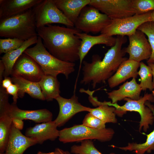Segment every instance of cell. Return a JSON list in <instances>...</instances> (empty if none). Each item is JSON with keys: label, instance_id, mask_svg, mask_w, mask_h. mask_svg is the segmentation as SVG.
Instances as JSON below:
<instances>
[{"label": "cell", "instance_id": "obj_25", "mask_svg": "<svg viewBox=\"0 0 154 154\" xmlns=\"http://www.w3.org/2000/svg\"><path fill=\"white\" fill-rule=\"evenodd\" d=\"M94 106L98 107L90 108L89 112L106 123H117V120L115 113L116 109L114 107L108 105L106 103V101L100 102L97 98L95 100Z\"/></svg>", "mask_w": 154, "mask_h": 154}, {"label": "cell", "instance_id": "obj_27", "mask_svg": "<svg viewBox=\"0 0 154 154\" xmlns=\"http://www.w3.org/2000/svg\"><path fill=\"white\" fill-rule=\"evenodd\" d=\"M12 123L8 112L0 113V153L5 152Z\"/></svg>", "mask_w": 154, "mask_h": 154}, {"label": "cell", "instance_id": "obj_3", "mask_svg": "<svg viewBox=\"0 0 154 154\" xmlns=\"http://www.w3.org/2000/svg\"><path fill=\"white\" fill-rule=\"evenodd\" d=\"M24 53L37 62L45 75L57 77L62 74L68 79L70 75L75 71L74 63L63 61L54 56L46 50L39 36L35 45L26 49Z\"/></svg>", "mask_w": 154, "mask_h": 154}, {"label": "cell", "instance_id": "obj_36", "mask_svg": "<svg viewBox=\"0 0 154 154\" xmlns=\"http://www.w3.org/2000/svg\"><path fill=\"white\" fill-rule=\"evenodd\" d=\"M13 84L11 78L8 77L4 78L0 85L5 89Z\"/></svg>", "mask_w": 154, "mask_h": 154}, {"label": "cell", "instance_id": "obj_33", "mask_svg": "<svg viewBox=\"0 0 154 154\" xmlns=\"http://www.w3.org/2000/svg\"><path fill=\"white\" fill-rule=\"evenodd\" d=\"M106 123L89 112L85 116L83 121V125L96 129H100L106 128Z\"/></svg>", "mask_w": 154, "mask_h": 154}, {"label": "cell", "instance_id": "obj_34", "mask_svg": "<svg viewBox=\"0 0 154 154\" xmlns=\"http://www.w3.org/2000/svg\"><path fill=\"white\" fill-rule=\"evenodd\" d=\"M6 90L8 94L11 95L13 96V103L16 104L18 99L19 98V88L15 84H13L8 88L6 89Z\"/></svg>", "mask_w": 154, "mask_h": 154}, {"label": "cell", "instance_id": "obj_1", "mask_svg": "<svg viewBox=\"0 0 154 154\" xmlns=\"http://www.w3.org/2000/svg\"><path fill=\"white\" fill-rule=\"evenodd\" d=\"M48 52L63 61L74 63L79 60L81 40L76 34L81 32L75 28L48 24L37 29Z\"/></svg>", "mask_w": 154, "mask_h": 154}, {"label": "cell", "instance_id": "obj_35", "mask_svg": "<svg viewBox=\"0 0 154 154\" xmlns=\"http://www.w3.org/2000/svg\"><path fill=\"white\" fill-rule=\"evenodd\" d=\"M12 123L15 127L18 130H22L24 126L23 120L19 119H12Z\"/></svg>", "mask_w": 154, "mask_h": 154}, {"label": "cell", "instance_id": "obj_14", "mask_svg": "<svg viewBox=\"0 0 154 154\" xmlns=\"http://www.w3.org/2000/svg\"><path fill=\"white\" fill-rule=\"evenodd\" d=\"M76 35L81 40L78 51L80 64L76 80L77 82L83 60L91 48L94 45L99 44H104L112 47L115 44L116 38L102 34L93 36L81 32L77 33Z\"/></svg>", "mask_w": 154, "mask_h": 154}, {"label": "cell", "instance_id": "obj_37", "mask_svg": "<svg viewBox=\"0 0 154 154\" xmlns=\"http://www.w3.org/2000/svg\"><path fill=\"white\" fill-rule=\"evenodd\" d=\"M5 66L1 60H0V83L1 84L4 78Z\"/></svg>", "mask_w": 154, "mask_h": 154}, {"label": "cell", "instance_id": "obj_22", "mask_svg": "<svg viewBox=\"0 0 154 154\" xmlns=\"http://www.w3.org/2000/svg\"><path fill=\"white\" fill-rule=\"evenodd\" d=\"M11 78L13 84L18 87V96L20 98H23L27 93L33 98L45 100L38 82H32L19 76H12Z\"/></svg>", "mask_w": 154, "mask_h": 154}, {"label": "cell", "instance_id": "obj_23", "mask_svg": "<svg viewBox=\"0 0 154 154\" xmlns=\"http://www.w3.org/2000/svg\"><path fill=\"white\" fill-rule=\"evenodd\" d=\"M38 37V36H36L30 38L25 41L22 45L18 49L5 53L3 56L1 60L5 68L4 78L11 75L13 68L17 60L26 49L37 43Z\"/></svg>", "mask_w": 154, "mask_h": 154}, {"label": "cell", "instance_id": "obj_28", "mask_svg": "<svg viewBox=\"0 0 154 154\" xmlns=\"http://www.w3.org/2000/svg\"><path fill=\"white\" fill-rule=\"evenodd\" d=\"M140 70L138 72L141 78L139 84L142 90L145 91L147 89L153 91V86L152 70L150 67L143 62H140Z\"/></svg>", "mask_w": 154, "mask_h": 154}, {"label": "cell", "instance_id": "obj_39", "mask_svg": "<svg viewBox=\"0 0 154 154\" xmlns=\"http://www.w3.org/2000/svg\"><path fill=\"white\" fill-rule=\"evenodd\" d=\"M54 152V154H64L65 151L59 148H57Z\"/></svg>", "mask_w": 154, "mask_h": 154}, {"label": "cell", "instance_id": "obj_38", "mask_svg": "<svg viewBox=\"0 0 154 154\" xmlns=\"http://www.w3.org/2000/svg\"><path fill=\"white\" fill-rule=\"evenodd\" d=\"M148 66H149L152 70L153 79V86L154 89V64L148 63Z\"/></svg>", "mask_w": 154, "mask_h": 154}, {"label": "cell", "instance_id": "obj_19", "mask_svg": "<svg viewBox=\"0 0 154 154\" xmlns=\"http://www.w3.org/2000/svg\"><path fill=\"white\" fill-rule=\"evenodd\" d=\"M140 62L128 59L123 62L116 72L108 80L109 87L112 88L131 78H136Z\"/></svg>", "mask_w": 154, "mask_h": 154}, {"label": "cell", "instance_id": "obj_10", "mask_svg": "<svg viewBox=\"0 0 154 154\" xmlns=\"http://www.w3.org/2000/svg\"><path fill=\"white\" fill-rule=\"evenodd\" d=\"M89 5L111 20L124 18L135 14L131 0H91Z\"/></svg>", "mask_w": 154, "mask_h": 154}, {"label": "cell", "instance_id": "obj_31", "mask_svg": "<svg viewBox=\"0 0 154 154\" xmlns=\"http://www.w3.org/2000/svg\"><path fill=\"white\" fill-rule=\"evenodd\" d=\"M135 14L141 15L154 10V0H131Z\"/></svg>", "mask_w": 154, "mask_h": 154}, {"label": "cell", "instance_id": "obj_16", "mask_svg": "<svg viewBox=\"0 0 154 154\" xmlns=\"http://www.w3.org/2000/svg\"><path fill=\"white\" fill-rule=\"evenodd\" d=\"M42 0H0V19L11 17L32 9Z\"/></svg>", "mask_w": 154, "mask_h": 154}, {"label": "cell", "instance_id": "obj_43", "mask_svg": "<svg viewBox=\"0 0 154 154\" xmlns=\"http://www.w3.org/2000/svg\"><path fill=\"white\" fill-rule=\"evenodd\" d=\"M152 94L153 95V96L154 97V90H153L152 91Z\"/></svg>", "mask_w": 154, "mask_h": 154}, {"label": "cell", "instance_id": "obj_32", "mask_svg": "<svg viewBox=\"0 0 154 154\" xmlns=\"http://www.w3.org/2000/svg\"><path fill=\"white\" fill-rule=\"evenodd\" d=\"M25 41L16 38L0 39V54L6 53L21 47Z\"/></svg>", "mask_w": 154, "mask_h": 154}, {"label": "cell", "instance_id": "obj_5", "mask_svg": "<svg viewBox=\"0 0 154 154\" xmlns=\"http://www.w3.org/2000/svg\"><path fill=\"white\" fill-rule=\"evenodd\" d=\"M114 133V130L111 128L98 129L82 124L60 130L58 139L60 141L64 143L92 139L104 142L110 140Z\"/></svg>", "mask_w": 154, "mask_h": 154}, {"label": "cell", "instance_id": "obj_30", "mask_svg": "<svg viewBox=\"0 0 154 154\" xmlns=\"http://www.w3.org/2000/svg\"><path fill=\"white\" fill-rule=\"evenodd\" d=\"M80 145H74L70 148L74 154H102L95 147L92 140H86L81 142Z\"/></svg>", "mask_w": 154, "mask_h": 154}, {"label": "cell", "instance_id": "obj_29", "mask_svg": "<svg viewBox=\"0 0 154 154\" xmlns=\"http://www.w3.org/2000/svg\"><path fill=\"white\" fill-rule=\"evenodd\" d=\"M137 29L142 31L147 37L151 48V54L147 63L154 64V23L146 22L139 26Z\"/></svg>", "mask_w": 154, "mask_h": 154}, {"label": "cell", "instance_id": "obj_2", "mask_svg": "<svg viewBox=\"0 0 154 154\" xmlns=\"http://www.w3.org/2000/svg\"><path fill=\"white\" fill-rule=\"evenodd\" d=\"M127 39L124 36H117L115 45L108 50L102 60L97 54L92 56L91 62L83 60L82 84L91 83L94 89L99 83H104L114 74L124 61L128 59L124 57L126 53L122 45Z\"/></svg>", "mask_w": 154, "mask_h": 154}, {"label": "cell", "instance_id": "obj_7", "mask_svg": "<svg viewBox=\"0 0 154 154\" xmlns=\"http://www.w3.org/2000/svg\"><path fill=\"white\" fill-rule=\"evenodd\" d=\"M32 9L37 28L53 23L63 24L67 27L74 26V24L57 7L53 0H42Z\"/></svg>", "mask_w": 154, "mask_h": 154}, {"label": "cell", "instance_id": "obj_40", "mask_svg": "<svg viewBox=\"0 0 154 154\" xmlns=\"http://www.w3.org/2000/svg\"><path fill=\"white\" fill-rule=\"evenodd\" d=\"M150 21L154 23V10L151 12L150 14Z\"/></svg>", "mask_w": 154, "mask_h": 154}, {"label": "cell", "instance_id": "obj_24", "mask_svg": "<svg viewBox=\"0 0 154 154\" xmlns=\"http://www.w3.org/2000/svg\"><path fill=\"white\" fill-rule=\"evenodd\" d=\"M38 83L45 100L52 101L60 96V83L56 77L44 74Z\"/></svg>", "mask_w": 154, "mask_h": 154}, {"label": "cell", "instance_id": "obj_26", "mask_svg": "<svg viewBox=\"0 0 154 154\" xmlns=\"http://www.w3.org/2000/svg\"><path fill=\"white\" fill-rule=\"evenodd\" d=\"M145 105L151 109L154 116V106L148 101L145 102ZM146 135V141L143 143H129L125 147H115L125 151H133L135 154H144L146 152L148 153H151L152 151L154 150V129L152 132Z\"/></svg>", "mask_w": 154, "mask_h": 154}, {"label": "cell", "instance_id": "obj_13", "mask_svg": "<svg viewBox=\"0 0 154 154\" xmlns=\"http://www.w3.org/2000/svg\"><path fill=\"white\" fill-rule=\"evenodd\" d=\"M55 100L59 107L58 114L54 120L57 127L63 125L76 114L83 112H89L90 108L82 105L78 101V98L74 93L69 99L60 96Z\"/></svg>", "mask_w": 154, "mask_h": 154}, {"label": "cell", "instance_id": "obj_9", "mask_svg": "<svg viewBox=\"0 0 154 154\" xmlns=\"http://www.w3.org/2000/svg\"><path fill=\"white\" fill-rule=\"evenodd\" d=\"M151 11L141 15L135 14L124 18L112 20L110 23L100 33L109 36H129L133 34L142 24L150 21Z\"/></svg>", "mask_w": 154, "mask_h": 154}, {"label": "cell", "instance_id": "obj_18", "mask_svg": "<svg viewBox=\"0 0 154 154\" xmlns=\"http://www.w3.org/2000/svg\"><path fill=\"white\" fill-rule=\"evenodd\" d=\"M8 112L12 119L17 118L22 120H30L38 123L52 121V113L46 109L23 110L19 108L16 104L13 103L10 105Z\"/></svg>", "mask_w": 154, "mask_h": 154}, {"label": "cell", "instance_id": "obj_44", "mask_svg": "<svg viewBox=\"0 0 154 154\" xmlns=\"http://www.w3.org/2000/svg\"><path fill=\"white\" fill-rule=\"evenodd\" d=\"M0 154H5V152L4 153H0Z\"/></svg>", "mask_w": 154, "mask_h": 154}, {"label": "cell", "instance_id": "obj_11", "mask_svg": "<svg viewBox=\"0 0 154 154\" xmlns=\"http://www.w3.org/2000/svg\"><path fill=\"white\" fill-rule=\"evenodd\" d=\"M44 74L39 65L32 58L23 53L12 69V76H19L27 80L39 82Z\"/></svg>", "mask_w": 154, "mask_h": 154}, {"label": "cell", "instance_id": "obj_12", "mask_svg": "<svg viewBox=\"0 0 154 154\" xmlns=\"http://www.w3.org/2000/svg\"><path fill=\"white\" fill-rule=\"evenodd\" d=\"M128 37L129 44L125 48V52L129 54L128 59L139 62L148 60L151 55L152 50L145 35L137 29L133 34Z\"/></svg>", "mask_w": 154, "mask_h": 154}, {"label": "cell", "instance_id": "obj_41", "mask_svg": "<svg viewBox=\"0 0 154 154\" xmlns=\"http://www.w3.org/2000/svg\"><path fill=\"white\" fill-rule=\"evenodd\" d=\"M54 154V152H49L48 153H43L40 151H38L37 153V154Z\"/></svg>", "mask_w": 154, "mask_h": 154}, {"label": "cell", "instance_id": "obj_15", "mask_svg": "<svg viewBox=\"0 0 154 154\" xmlns=\"http://www.w3.org/2000/svg\"><path fill=\"white\" fill-rule=\"evenodd\" d=\"M54 121L43 122L27 128L25 135L35 140L37 144H42L47 140L54 141L58 137L59 131Z\"/></svg>", "mask_w": 154, "mask_h": 154}, {"label": "cell", "instance_id": "obj_42", "mask_svg": "<svg viewBox=\"0 0 154 154\" xmlns=\"http://www.w3.org/2000/svg\"><path fill=\"white\" fill-rule=\"evenodd\" d=\"M64 154H71L68 151H65Z\"/></svg>", "mask_w": 154, "mask_h": 154}, {"label": "cell", "instance_id": "obj_8", "mask_svg": "<svg viewBox=\"0 0 154 154\" xmlns=\"http://www.w3.org/2000/svg\"><path fill=\"white\" fill-rule=\"evenodd\" d=\"M111 20L106 15L89 5L82 9L74 25L80 31L96 34L101 33Z\"/></svg>", "mask_w": 154, "mask_h": 154}, {"label": "cell", "instance_id": "obj_21", "mask_svg": "<svg viewBox=\"0 0 154 154\" xmlns=\"http://www.w3.org/2000/svg\"><path fill=\"white\" fill-rule=\"evenodd\" d=\"M57 7L74 24L83 8L91 0H53Z\"/></svg>", "mask_w": 154, "mask_h": 154}, {"label": "cell", "instance_id": "obj_17", "mask_svg": "<svg viewBox=\"0 0 154 154\" xmlns=\"http://www.w3.org/2000/svg\"><path fill=\"white\" fill-rule=\"evenodd\" d=\"M37 144L31 138L23 135L12 123L5 154H23L29 147Z\"/></svg>", "mask_w": 154, "mask_h": 154}, {"label": "cell", "instance_id": "obj_4", "mask_svg": "<svg viewBox=\"0 0 154 154\" xmlns=\"http://www.w3.org/2000/svg\"><path fill=\"white\" fill-rule=\"evenodd\" d=\"M35 17L32 9L21 14L0 19V36L24 41L37 36Z\"/></svg>", "mask_w": 154, "mask_h": 154}, {"label": "cell", "instance_id": "obj_45", "mask_svg": "<svg viewBox=\"0 0 154 154\" xmlns=\"http://www.w3.org/2000/svg\"><path fill=\"white\" fill-rule=\"evenodd\" d=\"M109 154H116L114 153H110Z\"/></svg>", "mask_w": 154, "mask_h": 154}, {"label": "cell", "instance_id": "obj_6", "mask_svg": "<svg viewBox=\"0 0 154 154\" xmlns=\"http://www.w3.org/2000/svg\"><path fill=\"white\" fill-rule=\"evenodd\" d=\"M124 100L126 102L121 106L118 105L117 103L112 104L110 102H106V103L115 108V113L119 116H122L127 111L138 112L141 116L139 130L140 131L143 128L144 131H147L149 125H152L154 122V116L151 109L147 106H146L145 104L147 101L154 102V97L152 94H145L143 96L137 100H133L129 98H125Z\"/></svg>", "mask_w": 154, "mask_h": 154}, {"label": "cell", "instance_id": "obj_20", "mask_svg": "<svg viewBox=\"0 0 154 154\" xmlns=\"http://www.w3.org/2000/svg\"><path fill=\"white\" fill-rule=\"evenodd\" d=\"M142 90L139 84L136 82L135 78H133L129 82H127L117 90L107 92L108 98L112 100V104L117 102L125 98L137 100L140 98Z\"/></svg>", "mask_w": 154, "mask_h": 154}]
</instances>
